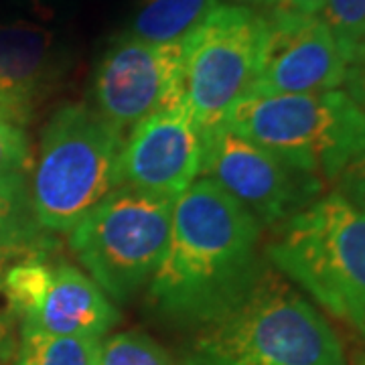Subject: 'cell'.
Wrapping results in <instances>:
<instances>
[{
	"label": "cell",
	"mask_w": 365,
	"mask_h": 365,
	"mask_svg": "<svg viewBox=\"0 0 365 365\" xmlns=\"http://www.w3.org/2000/svg\"><path fill=\"white\" fill-rule=\"evenodd\" d=\"M262 225L222 187L197 179L173 203L169 242L148 282V309L167 325L201 331L256 288Z\"/></svg>",
	"instance_id": "6da1fadb"
},
{
	"label": "cell",
	"mask_w": 365,
	"mask_h": 365,
	"mask_svg": "<svg viewBox=\"0 0 365 365\" xmlns=\"http://www.w3.org/2000/svg\"><path fill=\"white\" fill-rule=\"evenodd\" d=\"M93 365H181L169 351L140 331H124L98 345Z\"/></svg>",
	"instance_id": "e0dca14e"
},
{
	"label": "cell",
	"mask_w": 365,
	"mask_h": 365,
	"mask_svg": "<svg viewBox=\"0 0 365 365\" xmlns=\"http://www.w3.org/2000/svg\"><path fill=\"white\" fill-rule=\"evenodd\" d=\"M264 14L268 19V41L250 96L339 90L349 67L323 16Z\"/></svg>",
	"instance_id": "8fae6325"
},
{
	"label": "cell",
	"mask_w": 365,
	"mask_h": 365,
	"mask_svg": "<svg viewBox=\"0 0 365 365\" xmlns=\"http://www.w3.org/2000/svg\"><path fill=\"white\" fill-rule=\"evenodd\" d=\"M0 118H2V116H0Z\"/></svg>",
	"instance_id": "603a6c76"
},
{
	"label": "cell",
	"mask_w": 365,
	"mask_h": 365,
	"mask_svg": "<svg viewBox=\"0 0 365 365\" xmlns=\"http://www.w3.org/2000/svg\"><path fill=\"white\" fill-rule=\"evenodd\" d=\"M222 0H138L130 33L146 43H182Z\"/></svg>",
	"instance_id": "5bb4252c"
},
{
	"label": "cell",
	"mask_w": 365,
	"mask_h": 365,
	"mask_svg": "<svg viewBox=\"0 0 365 365\" xmlns=\"http://www.w3.org/2000/svg\"><path fill=\"white\" fill-rule=\"evenodd\" d=\"M182 365H347L337 333L266 268L246 300L189 343Z\"/></svg>",
	"instance_id": "7a4b0ae2"
},
{
	"label": "cell",
	"mask_w": 365,
	"mask_h": 365,
	"mask_svg": "<svg viewBox=\"0 0 365 365\" xmlns=\"http://www.w3.org/2000/svg\"><path fill=\"white\" fill-rule=\"evenodd\" d=\"M343 86L347 88L345 91L351 96V100L365 116V61L347 69V78H345Z\"/></svg>",
	"instance_id": "44dd1931"
},
{
	"label": "cell",
	"mask_w": 365,
	"mask_h": 365,
	"mask_svg": "<svg viewBox=\"0 0 365 365\" xmlns=\"http://www.w3.org/2000/svg\"><path fill=\"white\" fill-rule=\"evenodd\" d=\"M266 256L365 339V213L329 193L284 222Z\"/></svg>",
	"instance_id": "277c9868"
},
{
	"label": "cell",
	"mask_w": 365,
	"mask_h": 365,
	"mask_svg": "<svg viewBox=\"0 0 365 365\" xmlns=\"http://www.w3.org/2000/svg\"><path fill=\"white\" fill-rule=\"evenodd\" d=\"M31 169L33 155L23 124L0 118V185L29 182Z\"/></svg>",
	"instance_id": "ac0fdd59"
},
{
	"label": "cell",
	"mask_w": 365,
	"mask_h": 365,
	"mask_svg": "<svg viewBox=\"0 0 365 365\" xmlns=\"http://www.w3.org/2000/svg\"><path fill=\"white\" fill-rule=\"evenodd\" d=\"M173 203L118 187L69 232L76 258L114 302H128L153 280L169 242Z\"/></svg>",
	"instance_id": "8992f818"
},
{
	"label": "cell",
	"mask_w": 365,
	"mask_h": 365,
	"mask_svg": "<svg viewBox=\"0 0 365 365\" xmlns=\"http://www.w3.org/2000/svg\"><path fill=\"white\" fill-rule=\"evenodd\" d=\"M124 134L96 108L59 106L41 134L31 201L43 230L69 234L120 187Z\"/></svg>",
	"instance_id": "3957f363"
},
{
	"label": "cell",
	"mask_w": 365,
	"mask_h": 365,
	"mask_svg": "<svg viewBox=\"0 0 365 365\" xmlns=\"http://www.w3.org/2000/svg\"><path fill=\"white\" fill-rule=\"evenodd\" d=\"M222 124L321 182L365 150V116L345 90L248 96Z\"/></svg>",
	"instance_id": "5b68a950"
},
{
	"label": "cell",
	"mask_w": 365,
	"mask_h": 365,
	"mask_svg": "<svg viewBox=\"0 0 365 365\" xmlns=\"http://www.w3.org/2000/svg\"><path fill=\"white\" fill-rule=\"evenodd\" d=\"M6 2L39 19H53L59 4V0H6Z\"/></svg>",
	"instance_id": "7402d4cb"
},
{
	"label": "cell",
	"mask_w": 365,
	"mask_h": 365,
	"mask_svg": "<svg viewBox=\"0 0 365 365\" xmlns=\"http://www.w3.org/2000/svg\"><path fill=\"white\" fill-rule=\"evenodd\" d=\"M325 21L347 67L365 61V0H327Z\"/></svg>",
	"instance_id": "2e32d148"
},
{
	"label": "cell",
	"mask_w": 365,
	"mask_h": 365,
	"mask_svg": "<svg viewBox=\"0 0 365 365\" xmlns=\"http://www.w3.org/2000/svg\"><path fill=\"white\" fill-rule=\"evenodd\" d=\"M327 0H240L260 13H290L300 16H319Z\"/></svg>",
	"instance_id": "ffe728a7"
},
{
	"label": "cell",
	"mask_w": 365,
	"mask_h": 365,
	"mask_svg": "<svg viewBox=\"0 0 365 365\" xmlns=\"http://www.w3.org/2000/svg\"><path fill=\"white\" fill-rule=\"evenodd\" d=\"M182 43L157 45L122 33L100 57L91 98L98 114L126 136L140 120L182 104Z\"/></svg>",
	"instance_id": "9c48e42d"
},
{
	"label": "cell",
	"mask_w": 365,
	"mask_h": 365,
	"mask_svg": "<svg viewBox=\"0 0 365 365\" xmlns=\"http://www.w3.org/2000/svg\"><path fill=\"white\" fill-rule=\"evenodd\" d=\"M205 179L254 215L260 225L288 222L317 201L323 182L284 158L237 136L227 126L203 132Z\"/></svg>",
	"instance_id": "ba28073f"
},
{
	"label": "cell",
	"mask_w": 365,
	"mask_h": 365,
	"mask_svg": "<svg viewBox=\"0 0 365 365\" xmlns=\"http://www.w3.org/2000/svg\"><path fill=\"white\" fill-rule=\"evenodd\" d=\"M268 41L266 14L220 2L182 41V106L203 132L220 126L248 98Z\"/></svg>",
	"instance_id": "52a82bcc"
},
{
	"label": "cell",
	"mask_w": 365,
	"mask_h": 365,
	"mask_svg": "<svg viewBox=\"0 0 365 365\" xmlns=\"http://www.w3.org/2000/svg\"><path fill=\"white\" fill-rule=\"evenodd\" d=\"M100 341L21 329L16 365H93Z\"/></svg>",
	"instance_id": "9a60e30c"
},
{
	"label": "cell",
	"mask_w": 365,
	"mask_h": 365,
	"mask_svg": "<svg viewBox=\"0 0 365 365\" xmlns=\"http://www.w3.org/2000/svg\"><path fill=\"white\" fill-rule=\"evenodd\" d=\"M118 321L116 304L104 290L73 264L57 258L43 297L33 313L21 321V329L100 341Z\"/></svg>",
	"instance_id": "4fadbf2b"
},
{
	"label": "cell",
	"mask_w": 365,
	"mask_h": 365,
	"mask_svg": "<svg viewBox=\"0 0 365 365\" xmlns=\"http://www.w3.org/2000/svg\"><path fill=\"white\" fill-rule=\"evenodd\" d=\"M333 193L365 213V150L341 170L333 181Z\"/></svg>",
	"instance_id": "d6986e66"
},
{
	"label": "cell",
	"mask_w": 365,
	"mask_h": 365,
	"mask_svg": "<svg viewBox=\"0 0 365 365\" xmlns=\"http://www.w3.org/2000/svg\"><path fill=\"white\" fill-rule=\"evenodd\" d=\"M203 130L182 104L140 120L124 138L120 187L177 199L203 167Z\"/></svg>",
	"instance_id": "30bf717a"
},
{
	"label": "cell",
	"mask_w": 365,
	"mask_h": 365,
	"mask_svg": "<svg viewBox=\"0 0 365 365\" xmlns=\"http://www.w3.org/2000/svg\"><path fill=\"white\" fill-rule=\"evenodd\" d=\"M67 71L69 51L51 29L29 19H0V116L25 124Z\"/></svg>",
	"instance_id": "7c38bea8"
}]
</instances>
